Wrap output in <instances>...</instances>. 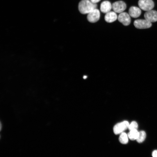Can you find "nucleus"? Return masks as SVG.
Segmentation results:
<instances>
[{
  "mask_svg": "<svg viewBox=\"0 0 157 157\" xmlns=\"http://www.w3.org/2000/svg\"><path fill=\"white\" fill-rule=\"evenodd\" d=\"M97 5L90 0H82L79 3L78 10L81 13L85 14H88L95 9L97 8Z\"/></svg>",
  "mask_w": 157,
  "mask_h": 157,
  "instance_id": "f257e3e1",
  "label": "nucleus"
},
{
  "mask_svg": "<svg viewBox=\"0 0 157 157\" xmlns=\"http://www.w3.org/2000/svg\"><path fill=\"white\" fill-rule=\"evenodd\" d=\"M138 5L141 9L146 11L151 10L154 7L152 0H139Z\"/></svg>",
  "mask_w": 157,
  "mask_h": 157,
  "instance_id": "f03ea898",
  "label": "nucleus"
},
{
  "mask_svg": "<svg viewBox=\"0 0 157 157\" xmlns=\"http://www.w3.org/2000/svg\"><path fill=\"white\" fill-rule=\"evenodd\" d=\"M129 125V122L126 121L116 124L113 128L114 133L116 135L121 134L128 128Z\"/></svg>",
  "mask_w": 157,
  "mask_h": 157,
  "instance_id": "7ed1b4c3",
  "label": "nucleus"
},
{
  "mask_svg": "<svg viewBox=\"0 0 157 157\" xmlns=\"http://www.w3.org/2000/svg\"><path fill=\"white\" fill-rule=\"evenodd\" d=\"M134 25L137 28L145 29L150 27L152 24L151 22L146 19H138L134 21Z\"/></svg>",
  "mask_w": 157,
  "mask_h": 157,
  "instance_id": "20e7f679",
  "label": "nucleus"
},
{
  "mask_svg": "<svg viewBox=\"0 0 157 157\" xmlns=\"http://www.w3.org/2000/svg\"><path fill=\"white\" fill-rule=\"evenodd\" d=\"M100 13L99 10L95 9L88 14L87 19L88 21L91 23H95L97 22L99 19Z\"/></svg>",
  "mask_w": 157,
  "mask_h": 157,
  "instance_id": "39448f33",
  "label": "nucleus"
},
{
  "mask_svg": "<svg viewBox=\"0 0 157 157\" xmlns=\"http://www.w3.org/2000/svg\"><path fill=\"white\" fill-rule=\"evenodd\" d=\"M112 8L116 13H120L126 8V5L122 1H118L113 3L112 4Z\"/></svg>",
  "mask_w": 157,
  "mask_h": 157,
  "instance_id": "423d86ee",
  "label": "nucleus"
},
{
  "mask_svg": "<svg viewBox=\"0 0 157 157\" xmlns=\"http://www.w3.org/2000/svg\"><path fill=\"white\" fill-rule=\"evenodd\" d=\"M130 15L127 13L122 12L117 17L118 21L123 25L127 26L131 23V18Z\"/></svg>",
  "mask_w": 157,
  "mask_h": 157,
  "instance_id": "0eeeda50",
  "label": "nucleus"
},
{
  "mask_svg": "<svg viewBox=\"0 0 157 157\" xmlns=\"http://www.w3.org/2000/svg\"><path fill=\"white\" fill-rule=\"evenodd\" d=\"M145 19L150 22L157 21V11L153 10L147 11L144 15Z\"/></svg>",
  "mask_w": 157,
  "mask_h": 157,
  "instance_id": "6e6552de",
  "label": "nucleus"
},
{
  "mask_svg": "<svg viewBox=\"0 0 157 157\" xmlns=\"http://www.w3.org/2000/svg\"><path fill=\"white\" fill-rule=\"evenodd\" d=\"M112 8V5L110 2L108 1L102 2L101 4L100 9L103 13H106L110 11Z\"/></svg>",
  "mask_w": 157,
  "mask_h": 157,
  "instance_id": "1a4fd4ad",
  "label": "nucleus"
},
{
  "mask_svg": "<svg viewBox=\"0 0 157 157\" xmlns=\"http://www.w3.org/2000/svg\"><path fill=\"white\" fill-rule=\"evenodd\" d=\"M129 14L132 17L136 18L140 16L141 10L140 8L135 6H131L129 10Z\"/></svg>",
  "mask_w": 157,
  "mask_h": 157,
  "instance_id": "9d476101",
  "label": "nucleus"
},
{
  "mask_svg": "<svg viewBox=\"0 0 157 157\" xmlns=\"http://www.w3.org/2000/svg\"><path fill=\"white\" fill-rule=\"evenodd\" d=\"M114 11H110L106 13L104 19L108 23H111L115 21L117 18V15Z\"/></svg>",
  "mask_w": 157,
  "mask_h": 157,
  "instance_id": "9b49d317",
  "label": "nucleus"
},
{
  "mask_svg": "<svg viewBox=\"0 0 157 157\" xmlns=\"http://www.w3.org/2000/svg\"><path fill=\"white\" fill-rule=\"evenodd\" d=\"M139 132L137 129H134L130 131L128 134V138L131 140H134L138 138Z\"/></svg>",
  "mask_w": 157,
  "mask_h": 157,
  "instance_id": "f8f14e48",
  "label": "nucleus"
},
{
  "mask_svg": "<svg viewBox=\"0 0 157 157\" xmlns=\"http://www.w3.org/2000/svg\"><path fill=\"white\" fill-rule=\"evenodd\" d=\"M128 135L123 132L120 134L119 137V140L121 143L125 144L128 142Z\"/></svg>",
  "mask_w": 157,
  "mask_h": 157,
  "instance_id": "ddd939ff",
  "label": "nucleus"
},
{
  "mask_svg": "<svg viewBox=\"0 0 157 157\" xmlns=\"http://www.w3.org/2000/svg\"><path fill=\"white\" fill-rule=\"evenodd\" d=\"M146 134L144 131H141L139 132V135L136 140L138 143L142 142L145 139Z\"/></svg>",
  "mask_w": 157,
  "mask_h": 157,
  "instance_id": "4468645a",
  "label": "nucleus"
},
{
  "mask_svg": "<svg viewBox=\"0 0 157 157\" xmlns=\"http://www.w3.org/2000/svg\"><path fill=\"white\" fill-rule=\"evenodd\" d=\"M138 128L137 123L135 121H133L130 124H129L128 128L130 131H131L134 129H137Z\"/></svg>",
  "mask_w": 157,
  "mask_h": 157,
  "instance_id": "2eb2a0df",
  "label": "nucleus"
},
{
  "mask_svg": "<svg viewBox=\"0 0 157 157\" xmlns=\"http://www.w3.org/2000/svg\"><path fill=\"white\" fill-rule=\"evenodd\" d=\"M152 156L154 157H157V150H155L153 151Z\"/></svg>",
  "mask_w": 157,
  "mask_h": 157,
  "instance_id": "dca6fc26",
  "label": "nucleus"
},
{
  "mask_svg": "<svg viewBox=\"0 0 157 157\" xmlns=\"http://www.w3.org/2000/svg\"><path fill=\"white\" fill-rule=\"evenodd\" d=\"M90 1L92 3H97L99 2L101 0H90Z\"/></svg>",
  "mask_w": 157,
  "mask_h": 157,
  "instance_id": "f3484780",
  "label": "nucleus"
}]
</instances>
